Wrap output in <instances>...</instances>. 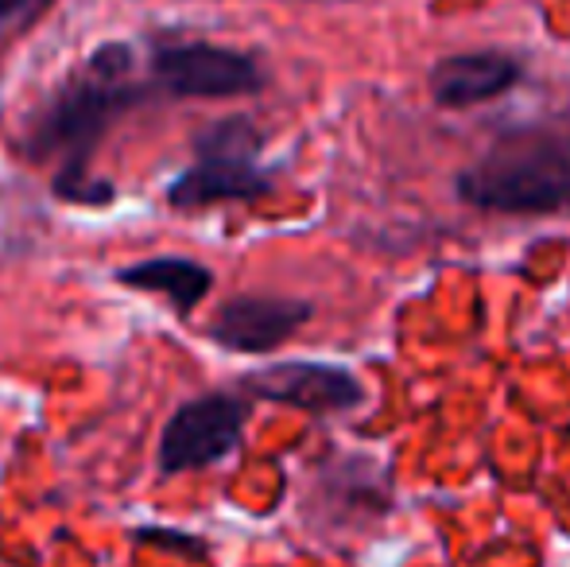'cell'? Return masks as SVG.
I'll return each instance as SVG.
<instances>
[{
	"label": "cell",
	"mask_w": 570,
	"mask_h": 567,
	"mask_svg": "<svg viewBox=\"0 0 570 567\" xmlns=\"http://www.w3.org/2000/svg\"><path fill=\"white\" fill-rule=\"evenodd\" d=\"M272 190V172L261 167V133L245 117L218 121L198 137L195 164L179 172L167 187V203L179 211L256 198Z\"/></svg>",
	"instance_id": "3957f363"
},
{
	"label": "cell",
	"mask_w": 570,
	"mask_h": 567,
	"mask_svg": "<svg viewBox=\"0 0 570 567\" xmlns=\"http://www.w3.org/2000/svg\"><path fill=\"white\" fill-rule=\"evenodd\" d=\"M148 82L175 98H237L264 86L253 55L203 39H156L148 47Z\"/></svg>",
	"instance_id": "277c9868"
},
{
	"label": "cell",
	"mask_w": 570,
	"mask_h": 567,
	"mask_svg": "<svg viewBox=\"0 0 570 567\" xmlns=\"http://www.w3.org/2000/svg\"><path fill=\"white\" fill-rule=\"evenodd\" d=\"M47 0H0V23L4 20H16V16H28L36 8H43Z\"/></svg>",
	"instance_id": "30bf717a"
},
{
	"label": "cell",
	"mask_w": 570,
	"mask_h": 567,
	"mask_svg": "<svg viewBox=\"0 0 570 567\" xmlns=\"http://www.w3.org/2000/svg\"><path fill=\"white\" fill-rule=\"evenodd\" d=\"M248 420V404L229 393H210L187 401L159 436V467L167 475L198 470L226 459L240 443V428Z\"/></svg>",
	"instance_id": "5b68a950"
},
{
	"label": "cell",
	"mask_w": 570,
	"mask_h": 567,
	"mask_svg": "<svg viewBox=\"0 0 570 567\" xmlns=\"http://www.w3.org/2000/svg\"><path fill=\"white\" fill-rule=\"evenodd\" d=\"M117 281L125 287H136V292L164 295L175 311H195L206 300V292H210L214 276L210 268H203L198 261L187 257H148L120 268Z\"/></svg>",
	"instance_id": "9c48e42d"
},
{
	"label": "cell",
	"mask_w": 570,
	"mask_h": 567,
	"mask_svg": "<svg viewBox=\"0 0 570 567\" xmlns=\"http://www.w3.org/2000/svg\"><path fill=\"white\" fill-rule=\"evenodd\" d=\"M245 389L264 401L292 404L303 412H345L365 397L361 381L342 365L326 362H284L272 370L248 373Z\"/></svg>",
	"instance_id": "8992f818"
},
{
	"label": "cell",
	"mask_w": 570,
	"mask_h": 567,
	"mask_svg": "<svg viewBox=\"0 0 570 567\" xmlns=\"http://www.w3.org/2000/svg\"><path fill=\"white\" fill-rule=\"evenodd\" d=\"M156 86L136 78L128 43H101L75 75L20 125V151L31 164L55 159V195L67 203L101 206L117 195L109 179H94L90 156L117 117L148 101Z\"/></svg>",
	"instance_id": "6da1fadb"
},
{
	"label": "cell",
	"mask_w": 570,
	"mask_h": 567,
	"mask_svg": "<svg viewBox=\"0 0 570 567\" xmlns=\"http://www.w3.org/2000/svg\"><path fill=\"white\" fill-rule=\"evenodd\" d=\"M311 319V307L303 300L284 295H237L214 315L210 339L237 354H264L287 342Z\"/></svg>",
	"instance_id": "52a82bcc"
},
{
	"label": "cell",
	"mask_w": 570,
	"mask_h": 567,
	"mask_svg": "<svg viewBox=\"0 0 570 567\" xmlns=\"http://www.w3.org/2000/svg\"><path fill=\"white\" fill-rule=\"evenodd\" d=\"M520 82L517 59L501 51L451 55L431 70V94L439 106H478Z\"/></svg>",
	"instance_id": "ba28073f"
},
{
	"label": "cell",
	"mask_w": 570,
	"mask_h": 567,
	"mask_svg": "<svg viewBox=\"0 0 570 567\" xmlns=\"http://www.w3.org/2000/svg\"><path fill=\"white\" fill-rule=\"evenodd\" d=\"M458 195L478 211L543 214L570 206V133L512 129L458 175Z\"/></svg>",
	"instance_id": "7a4b0ae2"
}]
</instances>
